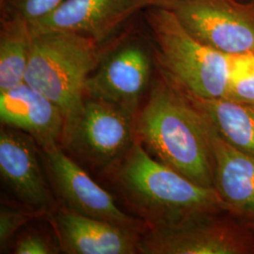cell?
Masks as SVG:
<instances>
[{
  "instance_id": "obj_1",
  "label": "cell",
  "mask_w": 254,
  "mask_h": 254,
  "mask_svg": "<svg viewBox=\"0 0 254 254\" xmlns=\"http://www.w3.org/2000/svg\"><path fill=\"white\" fill-rule=\"evenodd\" d=\"M156 67L158 77L135 122L136 139L161 163L195 184L215 189L213 156L202 115Z\"/></svg>"
},
{
  "instance_id": "obj_2",
  "label": "cell",
  "mask_w": 254,
  "mask_h": 254,
  "mask_svg": "<svg viewBox=\"0 0 254 254\" xmlns=\"http://www.w3.org/2000/svg\"><path fill=\"white\" fill-rule=\"evenodd\" d=\"M119 181L151 229L172 227L226 208L216 189L195 184L161 163L137 139L125 156Z\"/></svg>"
},
{
  "instance_id": "obj_3",
  "label": "cell",
  "mask_w": 254,
  "mask_h": 254,
  "mask_svg": "<svg viewBox=\"0 0 254 254\" xmlns=\"http://www.w3.org/2000/svg\"><path fill=\"white\" fill-rule=\"evenodd\" d=\"M101 46L69 32L32 33L25 82L61 109L65 127L81 109L87 80L100 63Z\"/></svg>"
},
{
  "instance_id": "obj_4",
  "label": "cell",
  "mask_w": 254,
  "mask_h": 254,
  "mask_svg": "<svg viewBox=\"0 0 254 254\" xmlns=\"http://www.w3.org/2000/svg\"><path fill=\"white\" fill-rule=\"evenodd\" d=\"M153 41L156 64L183 91L202 98L223 97L228 79V55L191 35L171 9L143 10Z\"/></svg>"
},
{
  "instance_id": "obj_5",
  "label": "cell",
  "mask_w": 254,
  "mask_h": 254,
  "mask_svg": "<svg viewBox=\"0 0 254 254\" xmlns=\"http://www.w3.org/2000/svg\"><path fill=\"white\" fill-rule=\"evenodd\" d=\"M128 29L88 78L86 97L105 101L135 115L152 80L155 54L144 39Z\"/></svg>"
},
{
  "instance_id": "obj_6",
  "label": "cell",
  "mask_w": 254,
  "mask_h": 254,
  "mask_svg": "<svg viewBox=\"0 0 254 254\" xmlns=\"http://www.w3.org/2000/svg\"><path fill=\"white\" fill-rule=\"evenodd\" d=\"M134 137V115L113 104L86 97L78 114L66 125L63 141L89 163L108 167L127 155Z\"/></svg>"
},
{
  "instance_id": "obj_7",
  "label": "cell",
  "mask_w": 254,
  "mask_h": 254,
  "mask_svg": "<svg viewBox=\"0 0 254 254\" xmlns=\"http://www.w3.org/2000/svg\"><path fill=\"white\" fill-rule=\"evenodd\" d=\"M192 36L226 55L254 50V2L185 0L173 9Z\"/></svg>"
},
{
  "instance_id": "obj_8",
  "label": "cell",
  "mask_w": 254,
  "mask_h": 254,
  "mask_svg": "<svg viewBox=\"0 0 254 254\" xmlns=\"http://www.w3.org/2000/svg\"><path fill=\"white\" fill-rule=\"evenodd\" d=\"M150 7L147 0H66L29 27L31 33L69 32L90 38L102 46Z\"/></svg>"
},
{
  "instance_id": "obj_9",
  "label": "cell",
  "mask_w": 254,
  "mask_h": 254,
  "mask_svg": "<svg viewBox=\"0 0 254 254\" xmlns=\"http://www.w3.org/2000/svg\"><path fill=\"white\" fill-rule=\"evenodd\" d=\"M251 251L253 244L242 232L209 217L151 229L138 242V253L145 254H242Z\"/></svg>"
},
{
  "instance_id": "obj_10",
  "label": "cell",
  "mask_w": 254,
  "mask_h": 254,
  "mask_svg": "<svg viewBox=\"0 0 254 254\" xmlns=\"http://www.w3.org/2000/svg\"><path fill=\"white\" fill-rule=\"evenodd\" d=\"M44 153L52 181L66 205L65 208L123 227L137 229L136 219L120 208L109 192L65 154L60 144L44 149Z\"/></svg>"
},
{
  "instance_id": "obj_11",
  "label": "cell",
  "mask_w": 254,
  "mask_h": 254,
  "mask_svg": "<svg viewBox=\"0 0 254 254\" xmlns=\"http://www.w3.org/2000/svg\"><path fill=\"white\" fill-rule=\"evenodd\" d=\"M36 141L5 127L0 133V173L6 185L29 208L46 211L51 196L39 161Z\"/></svg>"
},
{
  "instance_id": "obj_12",
  "label": "cell",
  "mask_w": 254,
  "mask_h": 254,
  "mask_svg": "<svg viewBox=\"0 0 254 254\" xmlns=\"http://www.w3.org/2000/svg\"><path fill=\"white\" fill-rule=\"evenodd\" d=\"M0 119L5 127L31 136L43 150L64 138L63 111L26 82L0 92Z\"/></svg>"
},
{
  "instance_id": "obj_13",
  "label": "cell",
  "mask_w": 254,
  "mask_h": 254,
  "mask_svg": "<svg viewBox=\"0 0 254 254\" xmlns=\"http://www.w3.org/2000/svg\"><path fill=\"white\" fill-rule=\"evenodd\" d=\"M60 246L69 254H134L138 253L136 230L64 209L54 217Z\"/></svg>"
},
{
  "instance_id": "obj_14",
  "label": "cell",
  "mask_w": 254,
  "mask_h": 254,
  "mask_svg": "<svg viewBox=\"0 0 254 254\" xmlns=\"http://www.w3.org/2000/svg\"><path fill=\"white\" fill-rule=\"evenodd\" d=\"M213 156L215 189L227 208L254 216V155L221 136L201 112Z\"/></svg>"
},
{
  "instance_id": "obj_15",
  "label": "cell",
  "mask_w": 254,
  "mask_h": 254,
  "mask_svg": "<svg viewBox=\"0 0 254 254\" xmlns=\"http://www.w3.org/2000/svg\"><path fill=\"white\" fill-rule=\"evenodd\" d=\"M180 90L228 142L254 155V104L239 103L223 97L202 98Z\"/></svg>"
},
{
  "instance_id": "obj_16",
  "label": "cell",
  "mask_w": 254,
  "mask_h": 254,
  "mask_svg": "<svg viewBox=\"0 0 254 254\" xmlns=\"http://www.w3.org/2000/svg\"><path fill=\"white\" fill-rule=\"evenodd\" d=\"M0 22V92H3L25 82L32 33L25 20L1 16Z\"/></svg>"
},
{
  "instance_id": "obj_17",
  "label": "cell",
  "mask_w": 254,
  "mask_h": 254,
  "mask_svg": "<svg viewBox=\"0 0 254 254\" xmlns=\"http://www.w3.org/2000/svg\"><path fill=\"white\" fill-rule=\"evenodd\" d=\"M223 98L254 104V50L228 55V79Z\"/></svg>"
},
{
  "instance_id": "obj_18",
  "label": "cell",
  "mask_w": 254,
  "mask_h": 254,
  "mask_svg": "<svg viewBox=\"0 0 254 254\" xmlns=\"http://www.w3.org/2000/svg\"><path fill=\"white\" fill-rule=\"evenodd\" d=\"M66 0H1V16L32 24L53 12Z\"/></svg>"
},
{
  "instance_id": "obj_19",
  "label": "cell",
  "mask_w": 254,
  "mask_h": 254,
  "mask_svg": "<svg viewBox=\"0 0 254 254\" xmlns=\"http://www.w3.org/2000/svg\"><path fill=\"white\" fill-rule=\"evenodd\" d=\"M45 213L35 209H22L2 207L0 212V244L1 250L8 244L11 237L19 231V229L27 224L28 221L36 218L38 215Z\"/></svg>"
},
{
  "instance_id": "obj_20",
  "label": "cell",
  "mask_w": 254,
  "mask_h": 254,
  "mask_svg": "<svg viewBox=\"0 0 254 254\" xmlns=\"http://www.w3.org/2000/svg\"><path fill=\"white\" fill-rule=\"evenodd\" d=\"M16 254H54V249L46 237L36 234L27 235L20 238L14 248Z\"/></svg>"
},
{
  "instance_id": "obj_21",
  "label": "cell",
  "mask_w": 254,
  "mask_h": 254,
  "mask_svg": "<svg viewBox=\"0 0 254 254\" xmlns=\"http://www.w3.org/2000/svg\"><path fill=\"white\" fill-rule=\"evenodd\" d=\"M147 1L149 2L151 7L173 10L185 0H147Z\"/></svg>"
},
{
  "instance_id": "obj_22",
  "label": "cell",
  "mask_w": 254,
  "mask_h": 254,
  "mask_svg": "<svg viewBox=\"0 0 254 254\" xmlns=\"http://www.w3.org/2000/svg\"><path fill=\"white\" fill-rule=\"evenodd\" d=\"M241 1H246V2H254V0H241Z\"/></svg>"
}]
</instances>
